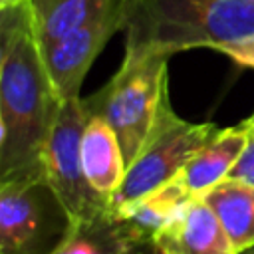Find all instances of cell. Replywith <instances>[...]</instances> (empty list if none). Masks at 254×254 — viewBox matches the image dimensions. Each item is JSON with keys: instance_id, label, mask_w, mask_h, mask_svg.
<instances>
[{"instance_id": "1", "label": "cell", "mask_w": 254, "mask_h": 254, "mask_svg": "<svg viewBox=\"0 0 254 254\" xmlns=\"http://www.w3.org/2000/svg\"><path fill=\"white\" fill-rule=\"evenodd\" d=\"M60 105L28 0L0 6V181L44 177V147Z\"/></svg>"}, {"instance_id": "2", "label": "cell", "mask_w": 254, "mask_h": 254, "mask_svg": "<svg viewBox=\"0 0 254 254\" xmlns=\"http://www.w3.org/2000/svg\"><path fill=\"white\" fill-rule=\"evenodd\" d=\"M125 54L173 56L254 38V0H125Z\"/></svg>"}, {"instance_id": "3", "label": "cell", "mask_w": 254, "mask_h": 254, "mask_svg": "<svg viewBox=\"0 0 254 254\" xmlns=\"http://www.w3.org/2000/svg\"><path fill=\"white\" fill-rule=\"evenodd\" d=\"M169 58L161 52L123 54L113 77L97 93L83 99L87 115L103 117L117 133L127 167L149 139L169 95Z\"/></svg>"}, {"instance_id": "4", "label": "cell", "mask_w": 254, "mask_h": 254, "mask_svg": "<svg viewBox=\"0 0 254 254\" xmlns=\"http://www.w3.org/2000/svg\"><path fill=\"white\" fill-rule=\"evenodd\" d=\"M216 131L214 123H190L179 117L167 95L149 139L127 167L119 189L109 196L111 212L121 214L145 194L177 179Z\"/></svg>"}, {"instance_id": "5", "label": "cell", "mask_w": 254, "mask_h": 254, "mask_svg": "<svg viewBox=\"0 0 254 254\" xmlns=\"http://www.w3.org/2000/svg\"><path fill=\"white\" fill-rule=\"evenodd\" d=\"M69 226L44 177L0 181V254H52Z\"/></svg>"}, {"instance_id": "6", "label": "cell", "mask_w": 254, "mask_h": 254, "mask_svg": "<svg viewBox=\"0 0 254 254\" xmlns=\"http://www.w3.org/2000/svg\"><path fill=\"white\" fill-rule=\"evenodd\" d=\"M87 119L81 97L62 101L42 157L44 179L71 224L109 208V200L87 181L81 163V137Z\"/></svg>"}, {"instance_id": "7", "label": "cell", "mask_w": 254, "mask_h": 254, "mask_svg": "<svg viewBox=\"0 0 254 254\" xmlns=\"http://www.w3.org/2000/svg\"><path fill=\"white\" fill-rule=\"evenodd\" d=\"M125 22V0H115L101 14L85 22L81 28L73 30L65 38L42 48L44 65L60 101L79 97V87L107 44V40L123 30Z\"/></svg>"}, {"instance_id": "8", "label": "cell", "mask_w": 254, "mask_h": 254, "mask_svg": "<svg viewBox=\"0 0 254 254\" xmlns=\"http://www.w3.org/2000/svg\"><path fill=\"white\" fill-rule=\"evenodd\" d=\"M153 244L159 254H236L202 196H196L173 224L163 228Z\"/></svg>"}, {"instance_id": "9", "label": "cell", "mask_w": 254, "mask_h": 254, "mask_svg": "<svg viewBox=\"0 0 254 254\" xmlns=\"http://www.w3.org/2000/svg\"><path fill=\"white\" fill-rule=\"evenodd\" d=\"M153 242L135 236L123 218L105 208L73 222L52 254H145Z\"/></svg>"}, {"instance_id": "10", "label": "cell", "mask_w": 254, "mask_h": 254, "mask_svg": "<svg viewBox=\"0 0 254 254\" xmlns=\"http://www.w3.org/2000/svg\"><path fill=\"white\" fill-rule=\"evenodd\" d=\"M248 139L250 131L244 121L240 125L218 129L181 173L189 190L194 196H204L208 190L220 185L242 155Z\"/></svg>"}, {"instance_id": "11", "label": "cell", "mask_w": 254, "mask_h": 254, "mask_svg": "<svg viewBox=\"0 0 254 254\" xmlns=\"http://www.w3.org/2000/svg\"><path fill=\"white\" fill-rule=\"evenodd\" d=\"M81 163L91 187L109 200L123 183L127 163L117 133L99 115H91L85 123L81 137Z\"/></svg>"}, {"instance_id": "12", "label": "cell", "mask_w": 254, "mask_h": 254, "mask_svg": "<svg viewBox=\"0 0 254 254\" xmlns=\"http://www.w3.org/2000/svg\"><path fill=\"white\" fill-rule=\"evenodd\" d=\"M194 198L196 196L189 190L183 177L179 175L177 179L145 194L141 200L131 204L121 214H117V218H123L135 236L153 242V238L163 228L173 224Z\"/></svg>"}, {"instance_id": "13", "label": "cell", "mask_w": 254, "mask_h": 254, "mask_svg": "<svg viewBox=\"0 0 254 254\" xmlns=\"http://www.w3.org/2000/svg\"><path fill=\"white\" fill-rule=\"evenodd\" d=\"M236 254L254 246V187L224 179L204 196Z\"/></svg>"}, {"instance_id": "14", "label": "cell", "mask_w": 254, "mask_h": 254, "mask_svg": "<svg viewBox=\"0 0 254 254\" xmlns=\"http://www.w3.org/2000/svg\"><path fill=\"white\" fill-rule=\"evenodd\" d=\"M113 2L115 0H28L40 48L65 38Z\"/></svg>"}, {"instance_id": "15", "label": "cell", "mask_w": 254, "mask_h": 254, "mask_svg": "<svg viewBox=\"0 0 254 254\" xmlns=\"http://www.w3.org/2000/svg\"><path fill=\"white\" fill-rule=\"evenodd\" d=\"M226 179H232V181L254 187V135H250L242 155L238 157V161L234 163V167L230 169Z\"/></svg>"}, {"instance_id": "16", "label": "cell", "mask_w": 254, "mask_h": 254, "mask_svg": "<svg viewBox=\"0 0 254 254\" xmlns=\"http://www.w3.org/2000/svg\"><path fill=\"white\" fill-rule=\"evenodd\" d=\"M218 52L226 54L232 62H236L242 67H252L254 69V38H248L244 42L238 44H230V46H222Z\"/></svg>"}, {"instance_id": "17", "label": "cell", "mask_w": 254, "mask_h": 254, "mask_svg": "<svg viewBox=\"0 0 254 254\" xmlns=\"http://www.w3.org/2000/svg\"><path fill=\"white\" fill-rule=\"evenodd\" d=\"M246 123V127H248V131H250V135H254V113L244 121Z\"/></svg>"}, {"instance_id": "18", "label": "cell", "mask_w": 254, "mask_h": 254, "mask_svg": "<svg viewBox=\"0 0 254 254\" xmlns=\"http://www.w3.org/2000/svg\"><path fill=\"white\" fill-rule=\"evenodd\" d=\"M145 254H159V252H157V248H155V244H153V248H149Z\"/></svg>"}, {"instance_id": "19", "label": "cell", "mask_w": 254, "mask_h": 254, "mask_svg": "<svg viewBox=\"0 0 254 254\" xmlns=\"http://www.w3.org/2000/svg\"><path fill=\"white\" fill-rule=\"evenodd\" d=\"M240 254H254V246H252V248H248V250H244V252H240Z\"/></svg>"}]
</instances>
